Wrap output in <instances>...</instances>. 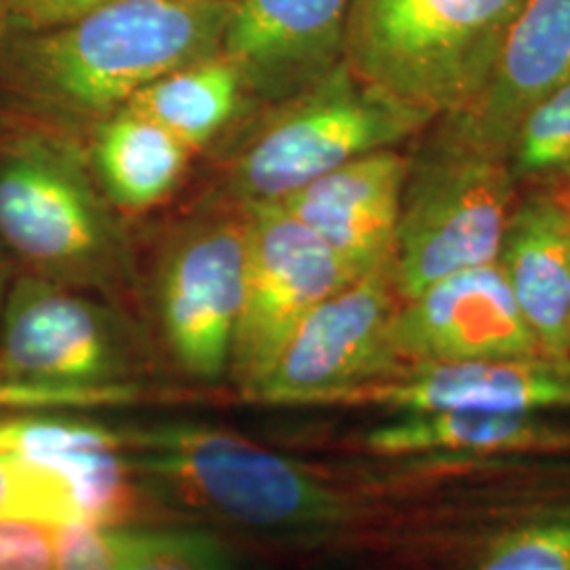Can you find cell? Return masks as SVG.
<instances>
[{"instance_id":"cell-1","label":"cell","mask_w":570,"mask_h":570,"mask_svg":"<svg viewBox=\"0 0 570 570\" xmlns=\"http://www.w3.org/2000/svg\"><path fill=\"white\" fill-rule=\"evenodd\" d=\"M230 0H110L0 37V115L85 140L146 85L220 53Z\"/></svg>"},{"instance_id":"cell-2","label":"cell","mask_w":570,"mask_h":570,"mask_svg":"<svg viewBox=\"0 0 570 570\" xmlns=\"http://www.w3.org/2000/svg\"><path fill=\"white\" fill-rule=\"evenodd\" d=\"M0 254L18 273L121 305L142 285L127 216L110 204L85 144L0 115Z\"/></svg>"},{"instance_id":"cell-3","label":"cell","mask_w":570,"mask_h":570,"mask_svg":"<svg viewBox=\"0 0 570 570\" xmlns=\"http://www.w3.org/2000/svg\"><path fill=\"white\" fill-rule=\"evenodd\" d=\"M433 119L343 61L296 98L256 112L214 150L216 169L195 207L245 212L279 204L357 157L404 146Z\"/></svg>"},{"instance_id":"cell-4","label":"cell","mask_w":570,"mask_h":570,"mask_svg":"<svg viewBox=\"0 0 570 570\" xmlns=\"http://www.w3.org/2000/svg\"><path fill=\"white\" fill-rule=\"evenodd\" d=\"M129 463L169 499L265 534L327 529L351 503L315 469L218 429L164 425L125 431Z\"/></svg>"},{"instance_id":"cell-5","label":"cell","mask_w":570,"mask_h":570,"mask_svg":"<svg viewBox=\"0 0 570 570\" xmlns=\"http://www.w3.org/2000/svg\"><path fill=\"white\" fill-rule=\"evenodd\" d=\"M527 0H353L345 61L389 96L433 117L487 87Z\"/></svg>"},{"instance_id":"cell-6","label":"cell","mask_w":570,"mask_h":570,"mask_svg":"<svg viewBox=\"0 0 570 570\" xmlns=\"http://www.w3.org/2000/svg\"><path fill=\"white\" fill-rule=\"evenodd\" d=\"M391 273L407 301L450 273L497 261L520 190L508 159L435 117L410 140Z\"/></svg>"},{"instance_id":"cell-7","label":"cell","mask_w":570,"mask_h":570,"mask_svg":"<svg viewBox=\"0 0 570 570\" xmlns=\"http://www.w3.org/2000/svg\"><path fill=\"white\" fill-rule=\"evenodd\" d=\"M142 332L119 303L16 273L0 306V374L70 393L134 391Z\"/></svg>"},{"instance_id":"cell-8","label":"cell","mask_w":570,"mask_h":570,"mask_svg":"<svg viewBox=\"0 0 570 570\" xmlns=\"http://www.w3.org/2000/svg\"><path fill=\"white\" fill-rule=\"evenodd\" d=\"M247 212L193 207L159 247L150 296L165 348L186 376H228L244 305Z\"/></svg>"},{"instance_id":"cell-9","label":"cell","mask_w":570,"mask_h":570,"mask_svg":"<svg viewBox=\"0 0 570 570\" xmlns=\"http://www.w3.org/2000/svg\"><path fill=\"white\" fill-rule=\"evenodd\" d=\"M400 303L391 265L348 282L306 317L247 397L279 406L338 404L402 370L389 343Z\"/></svg>"},{"instance_id":"cell-10","label":"cell","mask_w":570,"mask_h":570,"mask_svg":"<svg viewBox=\"0 0 570 570\" xmlns=\"http://www.w3.org/2000/svg\"><path fill=\"white\" fill-rule=\"evenodd\" d=\"M245 212L249 242L244 305L228 379L249 395L306 317L355 277L317 235L279 205Z\"/></svg>"},{"instance_id":"cell-11","label":"cell","mask_w":570,"mask_h":570,"mask_svg":"<svg viewBox=\"0 0 570 570\" xmlns=\"http://www.w3.org/2000/svg\"><path fill=\"white\" fill-rule=\"evenodd\" d=\"M389 343L402 367L543 355L497 263L450 273L402 301Z\"/></svg>"},{"instance_id":"cell-12","label":"cell","mask_w":570,"mask_h":570,"mask_svg":"<svg viewBox=\"0 0 570 570\" xmlns=\"http://www.w3.org/2000/svg\"><path fill=\"white\" fill-rule=\"evenodd\" d=\"M353 0H230L223 58L256 112L324 81L346 53Z\"/></svg>"},{"instance_id":"cell-13","label":"cell","mask_w":570,"mask_h":570,"mask_svg":"<svg viewBox=\"0 0 570 570\" xmlns=\"http://www.w3.org/2000/svg\"><path fill=\"white\" fill-rule=\"evenodd\" d=\"M122 449V433L91 421L47 410L0 414V454L47 473L77 524L117 529L136 510V471Z\"/></svg>"},{"instance_id":"cell-14","label":"cell","mask_w":570,"mask_h":570,"mask_svg":"<svg viewBox=\"0 0 570 570\" xmlns=\"http://www.w3.org/2000/svg\"><path fill=\"white\" fill-rule=\"evenodd\" d=\"M345 406L421 412H569L570 357H520L450 366L402 367L346 393Z\"/></svg>"},{"instance_id":"cell-15","label":"cell","mask_w":570,"mask_h":570,"mask_svg":"<svg viewBox=\"0 0 570 570\" xmlns=\"http://www.w3.org/2000/svg\"><path fill=\"white\" fill-rule=\"evenodd\" d=\"M407 159L383 148L341 165L279 202L357 279L391 265Z\"/></svg>"},{"instance_id":"cell-16","label":"cell","mask_w":570,"mask_h":570,"mask_svg":"<svg viewBox=\"0 0 570 570\" xmlns=\"http://www.w3.org/2000/svg\"><path fill=\"white\" fill-rule=\"evenodd\" d=\"M569 81L570 0H527L482 94L442 117L471 142L505 155L520 121Z\"/></svg>"},{"instance_id":"cell-17","label":"cell","mask_w":570,"mask_h":570,"mask_svg":"<svg viewBox=\"0 0 570 570\" xmlns=\"http://www.w3.org/2000/svg\"><path fill=\"white\" fill-rule=\"evenodd\" d=\"M548 357H570V202L520 193L494 261Z\"/></svg>"},{"instance_id":"cell-18","label":"cell","mask_w":570,"mask_h":570,"mask_svg":"<svg viewBox=\"0 0 570 570\" xmlns=\"http://www.w3.org/2000/svg\"><path fill=\"white\" fill-rule=\"evenodd\" d=\"M106 197L122 216L164 205L183 186L195 153L131 108L96 125L82 140Z\"/></svg>"},{"instance_id":"cell-19","label":"cell","mask_w":570,"mask_h":570,"mask_svg":"<svg viewBox=\"0 0 570 570\" xmlns=\"http://www.w3.org/2000/svg\"><path fill=\"white\" fill-rule=\"evenodd\" d=\"M376 454H508L570 450V425L539 412H421L367 431Z\"/></svg>"},{"instance_id":"cell-20","label":"cell","mask_w":570,"mask_h":570,"mask_svg":"<svg viewBox=\"0 0 570 570\" xmlns=\"http://www.w3.org/2000/svg\"><path fill=\"white\" fill-rule=\"evenodd\" d=\"M127 108L159 122L195 157L218 150L256 115L239 72L223 53L167 72Z\"/></svg>"},{"instance_id":"cell-21","label":"cell","mask_w":570,"mask_h":570,"mask_svg":"<svg viewBox=\"0 0 570 570\" xmlns=\"http://www.w3.org/2000/svg\"><path fill=\"white\" fill-rule=\"evenodd\" d=\"M505 159L520 193H550L570 202V81L520 121Z\"/></svg>"},{"instance_id":"cell-22","label":"cell","mask_w":570,"mask_h":570,"mask_svg":"<svg viewBox=\"0 0 570 570\" xmlns=\"http://www.w3.org/2000/svg\"><path fill=\"white\" fill-rule=\"evenodd\" d=\"M469 570H570V513L505 532Z\"/></svg>"},{"instance_id":"cell-23","label":"cell","mask_w":570,"mask_h":570,"mask_svg":"<svg viewBox=\"0 0 570 570\" xmlns=\"http://www.w3.org/2000/svg\"><path fill=\"white\" fill-rule=\"evenodd\" d=\"M28 518L51 527L75 524L60 487L42 471L0 454V520Z\"/></svg>"},{"instance_id":"cell-24","label":"cell","mask_w":570,"mask_h":570,"mask_svg":"<svg viewBox=\"0 0 570 570\" xmlns=\"http://www.w3.org/2000/svg\"><path fill=\"white\" fill-rule=\"evenodd\" d=\"M119 570H233L216 543L195 532L129 530V548Z\"/></svg>"},{"instance_id":"cell-25","label":"cell","mask_w":570,"mask_h":570,"mask_svg":"<svg viewBox=\"0 0 570 570\" xmlns=\"http://www.w3.org/2000/svg\"><path fill=\"white\" fill-rule=\"evenodd\" d=\"M129 548V530L89 524L58 529L53 570H119Z\"/></svg>"},{"instance_id":"cell-26","label":"cell","mask_w":570,"mask_h":570,"mask_svg":"<svg viewBox=\"0 0 570 570\" xmlns=\"http://www.w3.org/2000/svg\"><path fill=\"white\" fill-rule=\"evenodd\" d=\"M58 529L28 518L0 520V570H53Z\"/></svg>"},{"instance_id":"cell-27","label":"cell","mask_w":570,"mask_h":570,"mask_svg":"<svg viewBox=\"0 0 570 570\" xmlns=\"http://www.w3.org/2000/svg\"><path fill=\"white\" fill-rule=\"evenodd\" d=\"M110 0H0V37L77 20Z\"/></svg>"},{"instance_id":"cell-28","label":"cell","mask_w":570,"mask_h":570,"mask_svg":"<svg viewBox=\"0 0 570 570\" xmlns=\"http://www.w3.org/2000/svg\"><path fill=\"white\" fill-rule=\"evenodd\" d=\"M11 271L13 266L7 263V258L0 254V306H2V298H4V292H7V285L11 282Z\"/></svg>"}]
</instances>
